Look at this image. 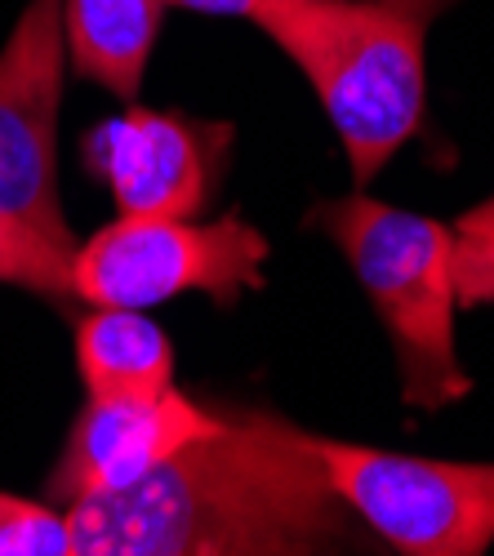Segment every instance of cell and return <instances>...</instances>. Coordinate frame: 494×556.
<instances>
[{"instance_id":"6da1fadb","label":"cell","mask_w":494,"mask_h":556,"mask_svg":"<svg viewBox=\"0 0 494 556\" xmlns=\"http://www.w3.org/2000/svg\"><path fill=\"white\" fill-rule=\"evenodd\" d=\"M214 437L192 441L139 485L67 507L76 556H317L352 547L356 517L326 463L273 409H223Z\"/></svg>"},{"instance_id":"7a4b0ae2","label":"cell","mask_w":494,"mask_h":556,"mask_svg":"<svg viewBox=\"0 0 494 556\" xmlns=\"http://www.w3.org/2000/svg\"><path fill=\"white\" fill-rule=\"evenodd\" d=\"M459 0H258L250 23L307 76L356 188L410 143L428 108V31Z\"/></svg>"},{"instance_id":"3957f363","label":"cell","mask_w":494,"mask_h":556,"mask_svg":"<svg viewBox=\"0 0 494 556\" xmlns=\"http://www.w3.org/2000/svg\"><path fill=\"white\" fill-rule=\"evenodd\" d=\"M307 223L339 245L383 320L401 369V401L428 414L464 401L472 379L455 348V227L370 192L321 201Z\"/></svg>"},{"instance_id":"277c9868","label":"cell","mask_w":494,"mask_h":556,"mask_svg":"<svg viewBox=\"0 0 494 556\" xmlns=\"http://www.w3.org/2000/svg\"><path fill=\"white\" fill-rule=\"evenodd\" d=\"M267 237L241 214L214 223L121 214L72 254V299L89 307H156L178 294H205L232 307L267 286Z\"/></svg>"},{"instance_id":"5b68a950","label":"cell","mask_w":494,"mask_h":556,"mask_svg":"<svg viewBox=\"0 0 494 556\" xmlns=\"http://www.w3.org/2000/svg\"><path fill=\"white\" fill-rule=\"evenodd\" d=\"M343 507L406 556H481L494 543V463H455L312 437Z\"/></svg>"},{"instance_id":"8992f818","label":"cell","mask_w":494,"mask_h":556,"mask_svg":"<svg viewBox=\"0 0 494 556\" xmlns=\"http://www.w3.org/2000/svg\"><path fill=\"white\" fill-rule=\"evenodd\" d=\"M63 0H27L0 45V205L76 250L59 201V112L67 85Z\"/></svg>"},{"instance_id":"52a82bcc","label":"cell","mask_w":494,"mask_h":556,"mask_svg":"<svg viewBox=\"0 0 494 556\" xmlns=\"http://www.w3.org/2000/svg\"><path fill=\"white\" fill-rule=\"evenodd\" d=\"M237 129L188 112L129 108L85 134V169L112 192L121 214L197 218L218 192Z\"/></svg>"},{"instance_id":"ba28073f","label":"cell","mask_w":494,"mask_h":556,"mask_svg":"<svg viewBox=\"0 0 494 556\" xmlns=\"http://www.w3.org/2000/svg\"><path fill=\"white\" fill-rule=\"evenodd\" d=\"M228 414L201 405L178 383L161 392H129V396H89L72 419L63 454L50 472V503L72 507L94 494H116L139 485L192 441L214 437Z\"/></svg>"},{"instance_id":"9c48e42d","label":"cell","mask_w":494,"mask_h":556,"mask_svg":"<svg viewBox=\"0 0 494 556\" xmlns=\"http://www.w3.org/2000/svg\"><path fill=\"white\" fill-rule=\"evenodd\" d=\"M165 10V0H63L72 72L134 103L148 76Z\"/></svg>"},{"instance_id":"30bf717a","label":"cell","mask_w":494,"mask_h":556,"mask_svg":"<svg viewBox=\"0 0 494 556\" xmlns=\"http://www.w3.org/2000/svg\"><path fill=\"white\" fill-rule=\"evenodd\" d=\"M85 396L161 392L174 383V343L148 307H94L76 326Z\"/></svg>"},{"instance_id":"8fae6325","label":"cell","mask_w":494,"mask_h":556,"mask_svg":"<svg viewBox=\"0 0 494 556\" xmlns=\"http://www.w3.org/2000/svg\"><path fill=\"white\" fill-rule=\"evenodd\" d=\"M72 254L0 205V286H23L45 299H72Z\"/></svg>"},{"instance_id":"7c38bea8","label":"cell","mask_w":494,"mask_h":556,"mask_svg":"<svg viewBox=\"0 0 494 556\" xmlns=\"http://www.w3.org/2000/svg\"><path fill=\"white\" fill-rule=\"evenodd\" d=\"M0 556H76L67 507L0 494Z\"/></svg>"},{"instance_id":"4fadbf2b","label":"cell","mask_w":494,"mask_h":556,"mask_svg":"<svg viewBox=\"0 0 494 556\" xmlns=\"http://www.w3.org/2000/svg\"><path fill=\"white\" fill-rule=\"evenodd\" d=\"M455 286L459 307H485L494 303V192L459 214L455 223Z\"/></svg>"},{"instance_id":"5bb4252c","label":"cell","mask_w":494,"mask_h":556,"mask_svg":"<svg viewBox=\"0 0 494 556\" xmlns=\"http://www.w3.org/2000/svg\"><path fill=\"white\" fill-rule=\"evenodd\" d=\"M169 10H188L205 18H250L258 10V0H165Z\"/></svg>"}]
</instances>
